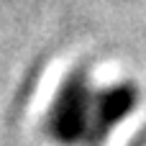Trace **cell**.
Here are the masks:
<instances>
[{"label":"cell","instance_id":"2","mask_svg":"<svg viewBox=\"0 0 146 146\" xmlns=\"http://www.w3.org/2000/svg\"><path fill=\"white\" fill-rule=\"evenodd\" d=\"M136 105H139V87L133 82H118L113 87L95 90L87 146H103L108 136L133 113Z\"/></svg>","mask_w":146,"mask_h":146},{"label":"cell","instance_id":"1","mask_svg":"<svg viewBox=\"0 0 146 146\" xmlns=\"http://www.w3.org/2000/svg\"><path fill=\"white\" fill-rule=\"evenodd\" d=\"M92 103L95 87L90 85V74L85 67L72 69L46 115V133L59 146H87L90 123H92Z\"/></svg>","mask_w":146,"mask_h":146}]
</instances>
